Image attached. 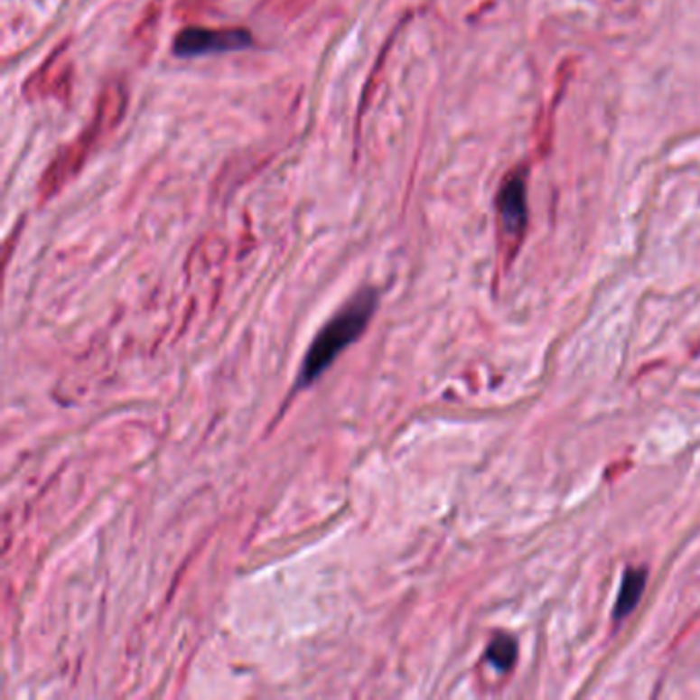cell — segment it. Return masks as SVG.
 Here are the masks:
<instances>
[{
	"instance_id": "2",
	"label": "cell",
	"mask_w": 700,
	"mask_h": 700,
	"mask_svg": "<svg viewBox=\"0 0 700 700\" xmlns=\"http://www.w3.org/2000/svg\"><path fill=\"white\" fill-rule=\"evenodd\" d=\"M248 43H251V33L245 29L187 27L177 33L173 42V51L181 58H198L243 50Z\"/></svg>"
},
{
	"instance_id": "3",
	"label": "cell",
	"mask_w": 700,
	"mask_h": 700,
	"mask_svg": "<svg viewBox=\"0 0 700 700\" xmlns=\"http://www.w3.org/2000/svg\"><path fill=\"white\" fill-rule=\"evenodd\" d=\"M499 222L509 237H519L528 220V203H526V185L519 175L509 177L499 190L497 198Z\"/></svg>"
},
{
	"instance_id": "5",
	"label": "cell",
	"mask_w": 700,
	"mask_h": 700,
	"mask_svg": "<svg viewBox=\"0 0 700 700\" xmlns=\"http://www.w3.org/2000/svg\"><path fill=\"white\" fill-rule=\"evenodd\" d=\"M516 658H518V645L514 639L508 635L495 637L491 645L487 647V659L491 661L497 669H503V672L516 664Z\"/></svg>"
},
{
	"instance_id": "1",
	"label": "cell",
	"mask_w": 700,
	"mask_h": 700,
	"mask_svg": "<svg viewBox=\"0 0 700 700\" xmlns=\"http://www.w3.org/2000/svg\"><path fill=\"white\" fill-rule=\"evenodd\" d=\"M376 304H378V294L372 288H366L353 294L348 303L331 316L325 327L313 339L311 348L306 350L296 380L298 388H306L308 384L319 380L327 368L341 356V351L348 350L364 333L376 313Z\"/></svg>"
},
{
	"instance_id": "4",
	"label": "cell",
	"mask_w": 700,
	"mask_h": 700,
	"mask_svg": "<svg viewBox=\"0 0 700 700\" xmlns=\"http://www.w3.org/2000/svg\"><path fill=\"white\" fill-rule=\"evenodd\" d=\"M645 582H647V571L645 569H629L622 577L621 583V592L616 596V606H614V619L622 621L637 608L639 600L643 596L645 590Z\"/></svg>"
}]
</instances>
